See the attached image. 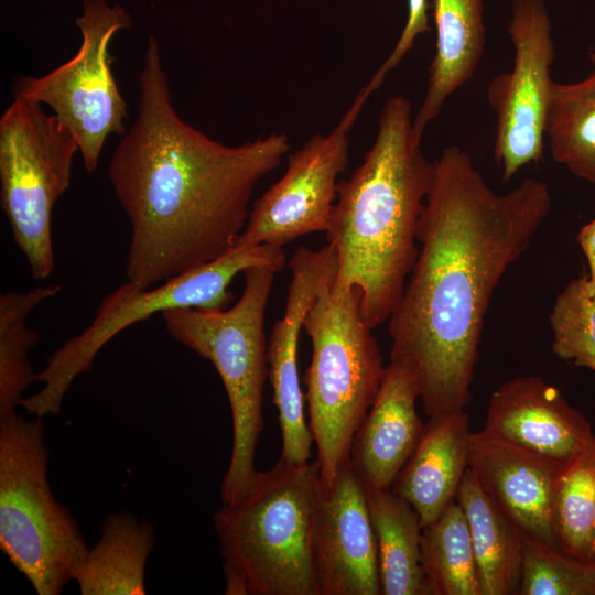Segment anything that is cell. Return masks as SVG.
Returning <instances> with one entry per match:
<instances>
[{
  "mask_svg": "<svg viewBox=\"0 0 595 595\" xmlns=\"http://www.w3.org/2000/svg\"><path fill=\"white\" fill-rule=\"evenodd\" d=\"M320 491L317 461L281 459L223 504L213 522L227 595H317L311 530Z\"/></svg>",
  "mask_w": 595,
  "mask_h": 595,
  "instance_id": "277c9868",
  "label": "cell"
},
{
  "mask_svg": "<svg viewBox=\"0 0 595 595\" xmlns=\"http://www.w3.org/2000/svg\"><path fill=\"white\" fill-rule=\"evenodd\" d=\"M275 273L259 266L244 270L242 293L226 309H173L160 314L175 340L214 365L228 397L232 446L220 485L223 504L245 495L259 472L255 458L268 377L264 316Z\"/></svg>",
  "mask_w": 595,
  "mask_h": 595,
  "instance_id": "5b68a950",
  "label": "cell"
},
{
  "mask_svg": "<svg viewBox=\"0 0 595 595\" xmlns=\"http://www.w3.org/2000/svg\"><path fill=\"white\" fill-rule=\"evenodd\" d=\"M433 164L418 257L387 322L390 360L415 372L429 418L463 410L470 401L494 291L530 246L552 203L548 184L532 177L496 193L457 145Z\"/></svg>",
  "mask_w": 595,
  "mask_h": 595,
  "instance_id": "6da1fadb",
  "label": "cell"
},
{
  "mask_svg": "<svg viewBox=\"0 0 595 595\" xmlns=\"http://www.w3.org/2000/svg\"><path fill=\"white\" fill-rule=\"evenodd\" d=\"M483 13V0H433L436 51L425 96L412 121L416 141H422L446 99L474 75L485 50Z\"/></svg>",
  "mask_w": 595,
  "mask_h": 595,
  "instance_id": "d6986e66",
  "label": "cell"
},
{
  "mask_svg": "<svg viewBox=\"0 0 595 595\" xmlns=\"http://www.w3.org/2000/svg\"><path fill=\"white\" fill-rule=\"evenodd\" d=\"M469 426L465 409L430 416L390 488L413 507L422 528L455 500L468 468Z\"/></svg>",
  "mask_w": 595,
  "mask_h": 595,
  "instance_id": "ac0fdd59",
  "label": "cell"
},
{
  "mask_svg": "<svg viewBox=\"0 0 595 595\" xmlns=\"http://www.w3.org/2000/svg\"><path fill=\"white\" fill-rule=\"evenodd\" d=\"M430 30L428 19V0H408V19L403 31L392 52L371 76L364 88L374 93L382 84L386 75L402 61L412 48L416 37Z\"/></svg>",
  "mask_w": 595,
  "mask_h": 595,
  "instance_id": "f1b7e54d",
  "label": "cell"
},
{
  "mask_svg": "<svg viewBox=\"0 0 595 595\" xmlns=\"http://www.w3.org/2000/svg\"><path fill=\"white\" fill-rule=\"evenodd\" d=\"M421 561L430 595H482L468 522L456 500L422 528Z\"/></svg>",
  "mask_w": 595,
  "mask_h": 595,
  "instance_id": "cb8c5ba5",
  "label": "cell"
},
{
  "mask_svg": "<svg viewBox=\"0 0 595 595\" xmlns=\"http://www.w3.org/2000/svg\"><path fill=\"white\" fill-rule=\"evenodd\" d=\"M420 397L415 372L390 360L350 447V463L366 487L391 488L414 451L424 428L416 411Z\"/></svg>",
  "mask_w": 595,
  "mask_h": 595,
  "instance_id": "e0dca14e",
  "label": "cell"
},
{
  "mask_svg": "<svg viewBox=\"0 0 595 595\" xmlns=\"http://www.w3.org/2000/svg\"><path fill=\"white\" fill-rule=\"evenodd\" d=\"M288 266L292 277L284 313L272 327L267 360L282 437L279 459L301 465L311 461L313 437L304 415L305 396L298 367L299 339L309 310L335 280L337 259L328 245L317 250L300 247Z\"/></svg>",
  "mask_w": 595,
  "mask_h": 595,
  "instance_id": "5bb4252c",
  "label": "cell"
},
{
  "mask_svg": "<svg viewBox=\"0 0 595 595\" xmlns=\"http://www.w3.org/2000/svg\"><path fill=\"white\" fill-rule=\"evenodd\" d=\"M155 529L128 511L108 513L100 537L83 559L74 581L82 595H144L145 569Z\"/></svg>",
  "mask_w": 595,
  "mask_h": 595,
  "instance_id": "ffe728a7",
  "label": "cell"
},
{
  "mask_svg": "<svg viewBox=\"0 0 595 595\" xmlns=\"http://www.w3.org/2000/svg\"><path fill=\"white\" fill-rule=\"evenodd\" d=\"M564 466L483 430L470 434L468 467L484 493L523 538L556 549L552 506Z\"/></svg>",
  "mask_w": 595,
  "mask_h": 595,
  "instance_id": "2e32d148",
  "label": "cell"
},
{
  "mask_svg": "<svg viewBox=\"0 0 595 595\" xmlns=\"http://www.w3.org/2000/svg\"><path fill=\"white\" fill-rule=\"evenodd\" d=\"M79 152L73 133L42 104L21 97L0 118V196L15 245L36 280L54 270L52 210Z\"/></svg>",
  "mask_w": 595,
  "mask_h": 595,
  "instance_id": "9c48e42d",
  "label": "cell"
},
{
  "mask_svg": "<svg viewBox=\"0 0 595 595\" xmlns=\"http://www.w3.org/2000/svg\"><path fill=\"white\" fill-rule=\"evenodd\" d=\"M576 239L586 257L589 268L587 274V293L595 301V217L581 227Z\"/></svg>",
  "mask_w": 595,
  "mask_h": 595,
  "instance_id": "f546056e",
  "label": "cell"
},
{
  "mask_svg": "<svg viewBox=\"0 0 595 595\" xmlns=\"http://www.w3.org/2000/svg\"><path fill=\"white\" fill-rule=\"evenodd\" d=\"M544 137L553 161L595 184V69L577 83L553 82Z\"/></svg>",
  "mask_w": 595,
  "mask_h": 595,
  "instance_id": "603a6c76",
  "label": "cell"
},
{
  "mask_svg": "<svg viewBox=\"0 0 595 595\" xmlns=\"http://www.w3.org/2000/svg\"><path fill=\"white\" fill-rule=\"evenodd\" d=\"M61 290L58 284H48L0 296V419L17 412L24 391L35 381L29 351L40 334L26 325L28 316Z\"/></svg>",
  "mask_w": 595,
  "mask_h": 595,
  "instance_id": "d4e9b609",
  "label": "cell"
},
{
  "mask_svg": "<svg viewBox=\"0 0 595 595\" xmlns=\"http://www.w3.org/2000/svg\"><path fill=\"white\" fill-rule=\"evenodd\" d=\"M412 121L407 97L385 102L372 145L338 182L325 232L337 259L333 285L360 291L361 316L371 329L398 307L419 252V221L434 164L414 139Z\"/></svg>",
  "mask_w": 595,
  "mask_h": 595,
  "instance_id": "3957f363",
  "label": "cell"
},
{
  "mask_svg": "<svg viewBox=\"0 0 595 595\" xmlns=\"http://www.w3.org/2000/svg\"><path fill=\"white\" fill-rule=\"evenodd\" d=\"M483 431L561 465L595 437L583 412L539 376H518L500 385L489 398Z\"/></svg>",
  "mask_w": 595,
  "mask_h": 595,
  "instance_id": "9a60e30c",
  "label": "cell"
},
{
  "mask_svg": "<svg viewBox=\"0 0 595 595\" xmlns=\"http://www.w3.org/2000/svg\"><path fill=\"white\" fill-rule=\"evenodd\" d=\"M518 595H595V561L523 538Z\"/></svg>",
  "mask_w": 595,
  "mask_h": 595,
  "instance_id": "83f0119b",
  "label": "cell"
},
{
  "mask_svg": "<svg viewBox=\"0 0 595 595\" xmlns=\"http://www.w3.org/2000/svg\"><path fill=\"white\" fill-rule=\"evenodd\" d=\"M552 26L543 0H512L508 26L515 48L510 72L497 75L487 98L497 116L494 159L504 182L543 158L544 126L555 60Z\"/></svg>",
  "mask_w": 595,
  "mask_h": 595,
  "instance_id": "8fae6325",
  "label": "cell"
},
{
  "mask_svg": "<svg viewBox=\"0 0 595 595\" xmlns=\"http://www.w3.org/2000/svg\"><path fill=\"white\" fill-rule=\"evenodd\" d=\"M138 115L117 144L108 177L130 226L128 282L149 289L234 248L258 182L290 151L285 133L220 143L175 111L159 43L149 36Z\"/></svg>",
  "mask_w": 595,
  "mask_h": 595,
  "instance_id": "7a4b0ae2",
  "label": "cell"
},
{
  "mask_svg": "<svg viewBox=\"0 0 595 595\" xmlns=\"http://www.w3.org/2000/svg\"><path fill=\"white\" fill-rule=\"evenodd\" d=\"M317 595H380L378 552L367 488L350 459L322 486L311 530Z\"/></svg>",
  "mask_w": 595,
  "mask_h": 595,
  "instance_id": "4fadbf2b",
  "label": "cell"
},
{
  "mask_svg": "<svg viewBox=\"0 0 595 595\" xmlns=\"http://www.w3.org/2000/svg\"><path fill=\"white\" fill-rule=\"evenodd\" d=\"M360 298L355 286L332 284L318 295L303 323L312 343L304 383L322 486H328L349 459L356 431L386 372L374 329L361 316Z\"/></svg>",
  "mask_w": 595,
  "mask_h": 595,
  "instance_id": "8992f818",
  "label": "cell"
},
{
  "mask_svg": "<svg viewBox=\"0 0 595 595\" xmlns=\"http://www.w3.org/2000/svg\"><path fill=\"white\" fill-rule=\"evenodd\" d=\"M588 56H589V61L595 65V47L589 50Z\"/></svg>",
  "mask_w": 595,
  "mask_h": 595,
  "instance_id": "4dcf8cb0",
  "label": "cell"
},
{
  "mask_svg": "<svg viewBox=\"0 0 595 595\" xmlns=\"http://www.w3.org/2000/svg\"><path fill=\"white\" fill-rule=\"evenodd\" d=\"M285 263L283 247L262 244L234 247L218 259L154 288L139 289L127 281L104 298L82 333L46 358L44 368L35 375L43 387L24 397L20 405L39 418L60 414L74 380L93 368L101 348L125 328L173 309H226L232 301L229 286L238 273L256 266L280 272Z\"/></svg>",
  "mask_w": 595,
  "mask_h": 595,
  "instance_id": "ba28073f",
  "label": "cell"
},
{
  "mask_svg": "<svg viewBox=\"0 0 595 595\" xmlns=\"http://www.w3.org/2000/svg\"><path fill=\"white\" fill-rule=\"evenodd\" d=\"M367 488L382 595H430L421 561L420 518L390 488Z\"/></svg>",
  "mask_w": 595,
  "mask_h": 595,
  "instance_id": "7402d4cb",
  "label": "cell"
},
{
  "mask_svg": "<svg viewBox=\"0 0 595 595\" xmlns=\"http://www.w3.org/2000/svg\"><path fill=\"white\" fill-rule=\"evenodd\" d=\"M370 94H357L337 125L326 134L312 136L288 158V166L250 208L234 247L284 245L328 229L337 197L338 176L349 161V132Z\"/></svg>",
  "mask_w": 595,
  "mask_h": 595,
  "instance_id": "7c38bea8",
  "label": "cell"
},
{
  "mask_svg": "<svg viewBox=\"0 0 595 595\" xmlns=\"http://www.w3.org/2000/svg\"><path fill=\"white\" fill-rule=\"evenodd\" d=\"M455 500L468 522L482 595H518L523 537L484 493L469 467Z\"/></svg>",
  "mask_w": 595,
  "mask_h": 595,
  "instance_id": "44dd1931",
  "label": "cell"
},
{
  "mask_svg": "<svg viewBox=\"0 0 595 595\" xmlns=\"http://www.w3.org/2000/svg\"><path fill=\"white\" fill-rule=\"evenodd\" d=\"M552 524L561 551L595 561V437L560 474Z\"/></svg>",
  "mask_w": 595,
  "mask_h": 595,
  "instance_id": "484cf974",
  "label": "cell"
},
{
  "mask_svg": "<svg viewBox=\"0 0 595 595\" xmlns=\"http://www.w3.org/2000/svg\"><path fill=\"white\" fill-rule=\"evenodd\" d=\"M44 434L43 418L0 419V549L36 594L60 595L89 547L52 493Z\"/></svg>",
  "mask_w": 595,
  "mask_h": 595,
  "instance_id": "52a82bcc",
  "label": "cell"
},
{
  "mask_svg": "<svg viewBox=\"0 0 595 595\" xmlns=\"http://www.w3.org/2000/svg\"><path fill=\"white\" fill-rule=\"evenodd\" d=\"M549 321L553 354L595 372V301L587 293V273L571 280L556 295Z\"/></svg>",
  "mask_w": 595,
  "mask_h": 595,
  "instance_id": "4316f807",
  "label": "cell"
},
{
  "mask_svg": "<svg viewBox=\"0 0 595 595\" xmlns=\"http://www.w3.org/2000/svg\"><path fill=\"white\" fill-rule=\"evenodd\" d=\"M131 23L119 4L84 0L76 19L82 43L75 56L43 76H20L13 83V97L47 105L73 133L88 173L97 169L106 139L127 132V102L112 73L109 46Z\"/></svg>",
  "mask_w": 595,
  "mask_h": 595,
  "instance_id": "30bf717a",
  "label": "cell"
}]
</instances>
